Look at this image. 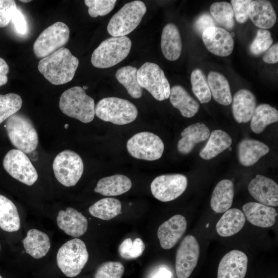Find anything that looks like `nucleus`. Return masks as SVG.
Segmentation results:
<instances>
[{"instance_id": "53", "label": "nucleus", "mask_w": 278, "mask_h": 278, "mask_svg": "<svg viewBox=\"0 0 278 278\" xmlns=\"http://www.w3.org/2000/svg\"><path fill=\"white\" fill-rule=\"evenodd\" d=\"M83 89V90H86L88 89V86H83V87L82 88Z\"/></svg>"}, {"instance_id": "11", "label": "nucleus", "mask_w": 278, "mask_h": 278, "mask_svg": "<svg viewBox=\"0 0 278 278\" xmlns=\"http://www.w3.org/2000/svg\"><path fill=\"white\" fill-rule=\"evenodd\" d=\"M127 149L129 153L134 158L154 161L162 157L164 145L157 135L144 131L134 134L128 140Z\"/></svg>"}, {"instance_id": "23", "label": "nucleus", "mask_w": 278, "mask_h": 278, "mask_svg": "<svg viewBox=\"0 0 278 278\" xmlns=\"http://www.w3.org/2000/svg\"><path fill=\"white\" fill-rule=\"evenodd\" d=\"M210 135L208 127L204 124L197 123L191 125L181 132L182 138L179 141L177 149L183 154L190 153L195 145L207 140Z\"/></svg>"}, {"instance_id": "33", "label": "nucleus", "mask_w": 278, "mask_h": 278, "mask_svg": "<svg viewBox=\"0 0 278 278\" xmlns=\"http://www.w3.org/2000/svg\"><path fill=\"white\" fill-rule=\"evenodd\" d=\"M0 228L13 232L20 228V218L15 204L5 196L0 195Z\"/></svg>"}, {"instance_id": "41", "label": "nucleus", "mask_w": 278, "mask_h": 278, "mask_svg": "<svg viewBox=\"0 0 278 278\" xmlns=\"http://www.w3.org/2000/svg\"><path fill=\"white\" fill-rule=\"evenodd\" d=\"M116 0H85L84 4L89 8L88 13L92 18L104 16L114 8Z\"/></svg>"}, {"instance_id": "10", "label": "nucleus", "mask_w": 278, "mask_h": 278, "mask_svg": "<svg viewBox=\"0 0 278 278\" xmlns=\"http://www.w3.org/2000/svg\"><path fill=\"white\" fill-rule=\"evenodd\" d=\"M70 29L63 22H57L45 29L35 41L33 49L38 58H45L62 48L68 41Z\"/></svg>"}, {"instance_id": "50", "label": "nucleus", "mask_w": 278, "mask_h": 278, "mask_svg": "<svg viewBox=\"0 0 278 278\" xmlns=\"http://www.w3.org/2000/svg\"><path fill=\"white\" fill-rule=\"evenodd\" d=\"M9 67L6 62L0 57V86L7 83L8 81L7 74Z\"/></svg>"}, {"instance_id": "6", "label": "nucleus", "mask_w": 278, "mask_h": 278, "mask_svg": "<svg viewBox=\"0 0 278 278\" xmlns=\"http://www.w3.org/2000/svg\"><path fill=\"white\" fill-rule=\"evenodd\" d=\"M147 10L144 2L134 1L126 3L111 18L107 26L108 33L114 37H124L140 24Z\"/></svg>"}, {"instance_id": "30", "label": "nucleus", "mask_w": 278, "mask_h": 278, "mask_svg": "<svg viewBox=\"0 0 278 278\" xmlns=\"http://www.w3.org/2000/svg\"><path fill=\"white\" fill-rule=\"evenodd\" d=\"M25 251L32 257L39 259L45 256L50 248L48 235L37 229H30L23 240Z\"/></svg>"}, {"instance_id": "1", "label": "nucleus", "mask_w": 278, "mask_h": 278, "mask_svg": "<svg viewBox=\"0 0 278 278\" xmlns=\"http://www.w3.org/2000/svg\"><path fill=\"white\" fill-rule=\"evenodd\" d=\"M79 60L70 50L62 47L43 58L38 64V70L45 79L54 85L65 84L74 77Z\"/></svg>"}, {"instance_id": "39", "label": "nucleus", "mask_w": 278, "mask_h": 278, "mask_svg": "<svg viewBox=\"0 0 278 278\" xmlns=\"http://www.w3.org/2000/svg\"><path fill=\"white\" fill-rule=\"evenodd\" d=\"M22 99L17 94H0V124L15 114L21 108Z\"/></svg>"}, {"instance_id": "35", "label": "nucleus", "mask_w": 278, "mask_h": 278, "mask_svg": "<svg viewBox=\"0 0 278 278\" xmlns=\"http://www.w3.org/2000/svg\"><path fill=\"white\" fill-rule=\"evenodd\" d=\"M121 204L120 201L114 198L101 199L89 208L93 216L104 220H109L121 213Z\"/></svg>"}, {"instance_id": "27", "label": "nucleus", "mask_w": 278, "mask_h": 278, "mask_svg": "<svg viewBox=\"0 0 278 278\" xmlns=\"http://www.w3.org/2000/svg\"><path fill=\"white\" fill-rule=\"evenodd\" d=\"M169 99L171 105L178 109L185 117L194 116L199 110L198 102L180 85H174L170 88Z\"/></svg>"}, {"instance_id": "5", "label": "nucleus", "mask_w": 278, "mask_h": 278, "mask_svg": "<svg viewBox=\"0 0 278 278\" xmlns=\"http://www.w3.org/2000/svg\"><path fill=\"white\" fill-rule=\"evenodd\" d=\"M137 114L134 104L115 97L103 98L95 107V114L99 118L115 125L129 124L136 119Z\"/></svg>"}, {"instance_id": "18", "label": "nucleus", "mask_w": 278, "mask_h": 278, "mask_svg": "<svg viewBox=\"0 0 278 278\" xmlns=\"http://www.w3.org/2000/svg\"><path fill=\"white\" fill-rule=\"evenodd\" d=\"M248 257L243 252L233 250L221 259L217 278H244L247 270Z\"/></svg>"}, {"instance_id": "22", "label": "nucleus", "mask_w": 278, "mask_h": 278, "mask_svg": "<svg viewBox=\"0 0 278 278\" xmlns=\"http://www.w3.org/2000/svg\"><path fill=\"white\" fill-rule=\"evenodd\" d=\"M248 16L253 24L262 29H269L275 24L276 15L269 1H252L249 9Z\"/></svg>"}, {"instance_id": "16", "label": "nucleus", "mask_w": 278, "mask_h": 278, "mask_svg": "<svg viewBox=\"0 0 278 278\" xmlns=\"http://www.w3.org/2000/svg\"><path fill=\"white\" fill-rule=\"evenodd\" d=\"M248 189L259 203L267 206H277L278 185L272 179L257 175L249 183Z\"/></svg>"}, {"instance_id": "3", "label": "nucleus", "mask_w": 278, "mask_h": 278, "mask_svg": "<svg viewBox=\"0 0 278 278\" xmlns=\"http://www.w3.org/2000/svg\"><path fill=\"white\" fill-rule=\"evenodd\" d=\"M59 108L66 115L84 123L92 121L95 115L94 99L80 86L65 91L60 96Z\"/></svg>"}, {"instance_id": "43", "label": "nucleus", "mask_w": 278, "mask_h": 278, "mask_svg": "<svg viewBox=\"0 0 278 278\" xmlns=\"http://www.w3.org/2000/svg\"><path fill=\"white\" fill-rule=\"evenodd\" d=\"M17 9L14 1L0 0V27L9 24Z\"/></svg>"}, {"instance_id": "38", "label": "nucleus", "mask_w": 278, "mask_h": 278, "mask_svg": "<svg viewBox=\"0 0 278 278\" xmlns=\"http://www.w3.org/2000/svg\"><path fill=\"white\" fill-rule=\"evenodd\" d=\"M210 10L212 16L219 24L228 29L234 27V12L230 3L215 2L211 5Z\"/></svg>"}, {"instance_id": "13", "label": "nucleus", "mask_w": 278, "mask_h": 278, "mask_svg": "<svg viewBox=\"0 0 278 278\" xmlns=\"http://www.w3.org/2000/svg\"><path fill=\"white\" fill-rule=\"evenodd\" d=\"M187 186V178L182 174L163 175L156 177L151 182V193L162 202L175 200L181 195Z\"/></svg>"}, {"instance_id": "24", "label": "nucleus", "mask_w": 278, "mask_h": 278, "mask_svg": "<svg viewBox=\"0 0 278 278\" xmlns=\"http://www.w3.org/2000/svg\"><path fill=\"white\" fill-rule=\"evenodd\" d=\"M161 47L163 55L169 61H175L180 56L181 38L179 29L175 24L169 23L163 28Z\"/></svg>"}, {"instance_id": "25", "label": "nucleus", "mask_w": 278, "mask_h": 278, "mask_svg": "<svg viewBox=\"0 0 278 278\" xmlns=\"http://www.w3.org/2000/svg\"><path fill=\"white\" fill-rule=\"evenodd\" d=\"M269 151L264 143L256 140L244 139L238 146V159L245 166H251Z\"/></svg>"}, {"instance_id": "45", "label": "nucleus", "mask_w": 278, "mask_h": 278, "mask_svg": "<svg viewBox=\"0 0 278 278\" xmlns=\"http://www.w3.org/2000/svg\"><path fill=\"white\" fill-rule=\"evenodd\" d=\"M215 26V23L213 18L208 13L201 15L194 23V28L199 34H202L206 29Z\"/></svg>"}, {"instance_id": "49", "label": "nucleus", "mask_w": 278, "mask_h": 278, "mask_svg": "<svg viewBox=\"0 0 278 278\" xmlns=\"http://www.w3.org/2000/svg\"><path fill=\"white\" fill-rule=\"evenodd\" d=\"M132 240L130 238L125 239L118 247V253L120 256L125 259H130L129 254Z\"/></svg>"}, {"instance_id": "52", "label": "nucleus", "mask_w": 278, "mask_h": 278, "mask_svg": "<svg viewBox=\"0 0 278 278\" xmlns=\"http://www.w3.org/2000/svg\"><path fill=\"white\" fill-rule=\"evenodd\" d=\"M20 1L23 3H28V2H30L31 1L29 0V1Z\"/></svg>"}, {"instance_id": "29", "label": "nucleus", "mask_w": 278, "mask_h": 278, "mask_svg": "<svg viewBox=\"0 0 278 278\" xmlns=\"http://www.w3.org/2000/svg\"><path fill=\"white\" fill-rule=\"evenodd\" d=\"M131 186V181L128 177L115 175L99 180L94 192L105 196H115L126 193Z\"/></svg>"}, {"instance_id": "51", "label": "nucleus", "mask_w": 278, "mask_h": 278, "mask_svg": "<svg viewBox=\"0 0 278 278\" xmlns=\"http://www.w3.org/2000/svg\"><path fill=\"white\" fill-rule=\"evenodd\" d=\"M171 273L166 268L161 267L153 272L151 278H170Z\"/></svg>"}, {"instance_id": "36", "label": "nucleus", "mask_w": 278, "mask_h": 278, "mask_svg": "<svg viewBox=\"0 0 278 278\" xmlns=\"http://www.w3.org/2000/svg\"><path fill=\"white\" fill-rule=\"evenodd\" d=\"M137 68L127 65L118 69L115 77L127 90L128 93L134 98H140L143 94V90L137 79Z\"/></svg>"}, {"instance_id": "31", "label": "nucleus", "mask_w": 278, "mask_h": 278, "mask_svg": "<svg viewBox=\"0 0 278 278\" xmlns=\"http://www.w3.org/2000/svg\"><path fill=\"white\" fill-rule=\"evenodd\" d=\"M209 137L207 144L199 153L200 157L204 160H208L216 157L232 144L231 136L221 130L213 131Z\"/></svg>"}, {"instance_id": "12", "label": "nucleus", "mask_w": 278, "mask_h": 278, "mask_svg": "<svg viewBox=\"0 0 278 278\" xmlns=\"http://www.w3.org/2000/svg\"><path fill=\"white\" fill-rule=\"evenodd\" d=\"M3 165L13 178L30 186L37 180V171L27 155L18 149L9 150L5 155Z\"/></svg>"}, {"instance_id": "14", "label": "nucleus", "mask_w": 278, "mask_h": 278, "mask_svg": "<svg viewBox=\"0 0 278 278\" xmlns=\"http://www.w3.org/2000/svg\"><path fill=\"white\" fill-rule=\"evenodd\" d=\"M200 248L197 239L187 235L180 243L176 255V272L178 278H188L197 266Z\"/></svg>"}, {"instance_id": "54", "label": "nucleus", "mask_w": 278, "mask_h": 278, "mask_svg": "<svg viewBox=\"0 0 278 278\" xmlns=\"http://www.w3.org/2000/svg\"><path fill=\"white\" fill-rule=\"evenodd\" d=\"M68 124H65V126H64V128H65V129H67V128H68Z\"/></svg>"}, {"instance_id": "20", "label": "nucleus", "mask_w": 278, "mask_h": 278, "mask_svg": "<svg viewBox=\"0 0 278 278\" xmlns=\"http://www.w3.org/2000/svg\"><path fill=\"white\" fill-rule=\"evenodd\" d=\"M245 216L254 225L261 228L273 226L276 221L277 214L272 206L259 202H248L242 206Z\"/></svg>"}, {"instance_id": "26", "label": "nucleus", "mask_w": 278, "mask_h": 278, "mask_svg": "<svg viewBox=\"0 0 278 278\" xmlns=\"http://www.w3.org/2000/svg\"><path fill=\"white\" fill-rule=\"evenodd\" d=\"M234 195L233 182L224 179L218 183L214 188L210 201L212 209L217 213H222L232 206Z\"/></svg>"}, {"instance_id": "7", "label": "nucleus", "mask_w": 278, "mask_h": 278, "mask_svg": "<svg viewBox=\"0 0 278 278\" xmlns=\"http://www.w3.org/2000/svg\"><path fill=\"white\" fill-rule=\"evenodd\" d=\"M89 259L85 243L79 238H74L64 243L57 254L58 267L67 277L78 275Z\"/></svg>"}, {"instance_id": "34", "label": "nucleus", "mask_w": 278, "mask_h": 278, "mask_svg": "<svg viewBox=\"0 0 278 278\" xmlns=\"http://www.w3.org/2000/svg\"><path fill=\"white\" fill-rule=\"evenodd\" d=\"M277 120V110L268 104L262 103L255 108L251 119V129L254 133L259 134L262 132L268 125Z\"/></svg>"}, {"instance_id": "9", "label": "nucleus", "mask_w": 278, "mask_h": 278, "mask_svg": "<svg viewBox=\"0 0 278 278\" xmlns=\"http://www.w3.org/2000/svg\"><path fill=\"white\" fill-rule=\"evenodd\" d=\"M53 168L57 180L66 187L75 185L81 177L84 166L80 155L70 150L60 152L55 158Z\"/></svg>"}, {"instance_id": "8", "label": "nucleus", "mask_w": 278, "mask_h": 278, "mask_svg": "<svg viewBox=\"0 0 278 278\" xmlns=\"http://www.w3.org/2000/svg\"><path fill=\"white\" fill-rule=\"evenodd\" d=\"M137 79L141 87L148 91L155 99L162 101L169 97V83L157 64L144 63L137 70Z\"/></svg>"}, {"instance_id": "55", "label": "nucleus", "mask_w": 278, "mask_h": 278, "mask_svg": "<svg viewBox=\"0 0 278 278\" xmlns=\"http://www.w3.org/2000/svg\"><path fill=\"white\" fill-rule=\"evenodd\" d=\"M229 151H231V150H232V148L230 147L229 148Z\"/></svg>"}, {"instance_id": "15", "label": "nucleus", "mask_w": 278, "mask_h": 278, "mask_svg": "<svg viewBox=\"0 0 278 278\" xmlns=\"http://www.w3.org/2000/svg\"><path fill=\"white\" fill-rule=\"evenodd\" d=\"M202 38L207 49L216 56L227 57L233 51V37L222 28L216 26L208 28L202 33Z\"/></svg>"}, {"instance_id": "17", "label": "nucleus", "mask_w": 278, "mask_h": 278, "mask_svg": "<svg viewBox=\"0 0 278 278\" xmlns=\"http://www.w3.org/2000/svg\"><path fill=\"white\" fill-rule=\"evenodd\" d=\"M187 222L180 214L174 215L161 224L157 232L162 248L168 250L173 247L185 232Z\"/></svg>"}, {"instance_id": "48", "label": "nucleus", "mask_w": 278, "mask_h": 278, "mask_svg": "<svg viewBox=\"0 0 278 278\" xmlns=\"http://www.w3.org/2000/svg\"><path fill=\"white\" fill-rule=\"evenodd\" d=\"M278 44L272 46L263 57V61L269 64H274L278 62Z\"/></svg>"}, {"instance_id": "21", "label": "nucleus", "mask_w": 278, "mask_h": 278, "mask_svg": "<svg viewBox=\"0 0 278 278\" xmlns=\"http://www.w3.org/2000/svg\"><path fill=\"white\" fill-rule=\"evenodd\" d=\"M256 107L255 96L248 90L240 89L233 97L232 112L235 119L238 123L249 121Z\"/></svg>"}, {"instance_id": "32", "label": "nucleus", "mask_w": 278, "mask_h": 278, "mask_svg": "<svg viewBox=\"0 0 278 278\" xmlns=\"http://www.w3.org/2000/svg\"><path fill=\"white\" fill-rule=\"evenodd\" d=\"M207 83L214 99L219 103L228 106L232 101L230 85L221 73L211 71L207 76Z\"/></svg>"}, {"instance_id": "47", "label": "nucleus", "mask_w": 278, "mask_h": 278, "mask_svg": "<svg viewBox=\"0 0 278 278\" xmlns=\"http://www.w3.org/2000/svg\"><path fill=\"white\" fill-rule=\"evenodd\" d=\"M145 248V244L143 241L140 238H135L132 241L130 248L129 258L134 259L140 256L143 253Z\"/></svg>"}, {"instance_id": "46", "label": "nucleus", "mask_w": 278, "mask_h": 278, "mask_svg": "<svg viewBox=\"0 0 278 278\" xmlns=\"http://www.w3.org/2000/svg\"><path fill=\"white\" fill-rule=\"evenodd\" d=\"M11 21L18 33L25 34L27 31V23L22 12L18 9L14 12Z\"/></svg>"}, {"instance_id": "37", "label": "nucleus", "mask_w": 278, "mask_h": 278, "mask_svg": "<svg viewBox=\"0 0 278 278\" xmlns=\"http://www.w3.org/2000/svg\"><path fill=\"white\" fill-rule=\"evenodd\" d=\"M190 82L192 91L201 103L208 102L212 98V94L202 71L195 69L192 72Z\"/></svg>"}, {"instance_id": "4", "label": "nucleus", "mask_w": 278, "mask_h": 278, "mask_svg": "<svg viewBox=\"0 0 278 278\" xmlns=\"http://www.w3.org/2000/svg\"><path fill=\"white\" fill-rule=\"evenodd\" d=\"M131 45V40L127 36L108 38L94 50L91 63L94 66L99 68L114 66L127 57Z\"/></svg>"}, {"instance_id": "44", "label": "nucleus", "mask_w": 278, "mask_h": 278, "mask_svg": "<svg viewBox=\"0 0 278 278\" xmlns=\"http://www.w3.org/2000/svg\"><path fill=\"white\" fill-rule=\"evenodd\" d=\"M251 2V0L231 1L234 15L238 22L244 23L248 20L249 6Z\"/></svg>"}, {"instance_id": "57", "label": "nucleus", "mask_w": 278, "mask_h": 278, "mask_svg": "<svg viewBox=\"0 0 278 278\" xmlns=\"http://www.w3.org/2000/svg\"><path fill=\"white\" fill-rule=\"evenodd\" d=\"M0 250H1V245H0Z\"/></svg>"}, {"instance_id": "2", "label": "nucleus", "mask_w": 278, "mask_h": 278, "mask_svg": "<svg viewBox=\"0 0 278 278\" xmlns=\"http://www.w3.org/2000/svg\"><path fill=\"white\" fill-rule=\"evenodd\" d=\"M5 127L10 142L18 150L30 153L36 149L38 133L28 117L15 113L6 119Z\"/></svg>"}, {"instance_id": "40", "label": "nucleus", "mask_w": 278, "mask_h": 278, "mask_svg": "<svg viewBox=\"0 0 278 278\" xmlns=\"http://www.w3.org/2000/svg\"><path fill=\"white\" fill-rule=\"evenodd\" d=\"M124 271V266L120 262H107L98 267L94 278H121Z\"/></svg>"}, {"instance_id": "56", "label": "nucleus", "mask_w": 278, "mask_h": 278, "mask_svg": "<svg viewBox=\"0 0 278 278\" xmlns=\"http://www.w3.org/2000/svg\"><path fill=\"white\" fill-rule=\"evenodd\" d=\"M0 278H3L1 275H0Z\"/></svg>"}, {"instance_id": "42", "label": "nucleus", "mask_w": 278, "mask_h": 278, "mask_svg": "<svg viewBox=\"0 0 278 278\" xmlns=\"http://www.w3.org/2000/svg\"><path fill=\"white\" fill-rule=\"evenodd\" d=\"M272 43L273 39L270 32L265 29H259L250 45V51L254 55L261 54L268 50Z\"/></svg>"}, {"instance_id": "28", "label": "nucleus", "mask_w": 278, "mask_h": 278, "mask_svg": "<svg viewBox=\"0 0 278 278\" xmlns=\"http://www.w3.org/2000/svg\"><path fill=\"white\" fill-rule=\"evenodd\" d=\"M246 222L243 212L237 208L229 209L216 224L217 233L222 237H229L239 232Z\"/></svg>"}, {"instance_id": "19", "label": "nucleus", "mask_w": 278, "mask_h": 278, "mask_svg": "<svg viewBox=\"0 0 278 278\" xmlns=\"http://www.w3.org/2000/svg\"><path fill=\"white\" fill-rule=\"evenodd\" d=\"M57 222L60 229L74 237L83 235L88 227L85 217L72 207H67L65 211H60L57 217Z\"/></svg>"}]
</instances>
